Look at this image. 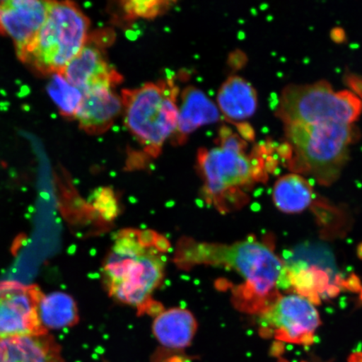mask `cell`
<instances>
[{
  "label": "cell",
  "mask_w": 362,
  "mask_h": 362,
  "mask_svg": "<svg viewBox=\"0 0 362 362\" xmlns=\"http://www.w3.org/2000/svg\"><path fill=\"white\" fill-rule=\"evenodd\" d=\"M174 262L182 269L206 265L234 271L243 283L233 289V301L249 314L264 313L281 296L279 289L291 284L283 261L273 249L256 240L224 244L184 238L176 245Z\"/></svg>",
  "instance_id": "cell-1"
},
{
  "label": "cell",
  "mask_w": 362,
  "mask_h": 362,
  "mask_svg": "<svg viewBox=\"0 0 362 362\" xmlns=\"http://www.w3.org/2000/svg\"><path fill=\"white\" fill-rule=\"evenodd\" d=\"M170 248L168 240L152 230H119L103 264L108 296L140 315L162 312L152 296L164 280Z\"/></svg>",
  "instance_id": "cell-2"
},
{
  "label": "cell",
  "mask_w": 362,
  "mask_h": 362,
  "mask_svg": "<svg viewBox=\"0 0 362 362\" xmlns=\"http://www.w3.org/2000/svg\"><path fill=\"white\" fill-rule=\"evenodd\" d=\"M216 144L199 151L198 168L207 202L221 212H228L247 202L248 188L264 175L260 160L247 155V140L228 127L221 128Z\"/></svg>",
  "instance_id": "cell-3"
},
{
  "label": "cell",
  "mask_w": 362,
  "mask_h": 362,
  "mask_svg": "<svg viewBox=\"0 0 362 362\" xmlns=\"http://www.w3.org/2000/svg\"><path fill=\"white\" fill-rule=\"evenodd\" d=\"M179 94L178 86L170 79L122 90L126 128L147 156H160L167 140L175 134L178 123Z\"/></svg>",
  "instance_id": "cell-4"
},
{
  "label": "cell",
  "mask_w": 362,
  "mask_h": 362,
  "mask_svg": "<svg viewBox=\"0 0 362 362\" xmlns=\"http://www.w3.org/2000/svg\"><path fill=\"white\" fill-rule=\"evenodd\" d=\"M291 148L289 167L297 173L309 174L324 185H332L341 175L355 138L351 124H284Z\"/></svg>",
  "instance_id": "cell-5"
},
{
  "label": "cell",
  "mask_w": 362,
  "mask_h": 362,
  "mask_svg": "<svg viewBox=\"0 0 362 362\" xmlns=\"http://www.w3.org/2000/svg\"><path fill=\"white\" fill-rule=\"evenodd\" d=\"M89 21L71 2H49L47 19L21 57L44 74L64 70L87 45Z\"/></svg>",
  "instance_id": "cell-6"
},
{
  "label": "cell",
  "mask_w": 362,
  "mask_h": 362,
  "mask_svg": "<svg viewBox=\"0 0 362 362\" xmlns=\"http://www.w3.org/2000/svg\"><path fill=\"white\" fill-rule=\"evenodd\" d=\"M360 98L349 90L336 92L327 81L289 85L283 90L276 116L284 124H351L361 115Z\"/></svg>",
  "instance_id": "cell-7"
},
{
  "label": "cell",
  "mask_w": 362,
  "mask_h": 362,
  "mask_svg": "<svg viewBox=\"0 0 362 362\" xmlns=\"http://www.w3.org/2000/svg\"><path fill=\"white\" fill-rule=\"evenodd\" d=\"M318 311L307 298L291 294L280 296L259 315L262 334L279 341L310 346L320 325Z\"/></svg>",
  "instance_id": "cell-8"
},
{
  "label": "cell",
  "mask_w": 362,
  "mask_h": 362,
  "mask_svg": "<svg viewBox=\"0 0 362 362\" xmlns=\"http://www.w3.org/2000/svg\"><path fill=\"white\" fill-rule=\"evenodd\" d=\"M43 296L35 284L0 282V341L49 333L39 316Z\"/></svg>",
  "instance_id": "cell-9"
},
{
  "label": "cell",
  "mask_w": 362,
  "mask_h": 362,
  "mask_svg": "<svg viewBox=\"0 0 362 362\" xmlns=\"http://www.w3.org/2000/svg\"><path fill=\"white\" fill-rule=\"evenodd\" d=\"M49 2L37 0L0 1V33L13 40L20 58L47 19Z\"/></svg>",
  "instance_id": "cell-10"
},
{
  "label": "cell",
  "mask_w": 362,
  "mask_h": 362,
  "mask_svg": "<svg viewBox=\"0 0 362 362\" xmlns=\"http://www.w3.org/2000/svg\"><path fill=\"white\" fill-rule=\"evenodd\" d=\"M62 74L68 83L83 93L98 87L115 88L122 81L119 72L108 64L101 49L88 44Z\"/></svg>",
  "instance_id": "cell-11"
},
{
  "label": "cell",
  "mask_w": 362,
  "mask_h": 362,
  "mask_svg": "<svg viewBox=\"0 0 362 362\" xmlns=\"http://www.w3.org/2000/svg\"><path fill=\"white\" fill-rule=\"evenodd\" d=\"M121 95L113 87H98L83 93L75 119L89 134H100L110 129L123 113Z\"/></svg>",
  "instance_id": "cell-12"
},
{
  "label": "cell",
  "mask_w": 362,
  "mask_h": 362,
  "mask_svg": "<svg viewBox=\"0 0 362 362\" xmlns=\"http://www.w3.org/2000/svg\"><path fill=\"white\" fill-rule=\"evenodd\" d=\"M180 99L177 127L170 139L174 146H183L194 131L220 119L216 103L201 89L189 86L180 93Z\"/></svg>",
  "instance_id": "cell-13"
},
{
  "label": "cell",
  "mask_w": 362,
  "mask_h": 362,
  "mask_svg": "<svg viewBox=\"0 0 362 362\" xmlns=\"http://www.w3.org/2000/svg\"><path fill=\"white\" fill-rule=\"evenodd\" d=\"M0 362H65L52 334L13 337L0 341Z\"/></svg>",
  "instance_id": "cell-14"
},
{
  "label": "cell",
  "mask_w": 362,
  "mask_h": 362,
  "mask_svg": "<svg viewBox=\"0 0 362 362\" xmlns=\"http://www.w3.org/2000/svg\"><path fill=\"white\" fill-rule=\"evenodd\" d=\"M216 105L225 119L235 124H243L255 115L257 107L256 90L239 76H230L217 93Z\"/></svg>",
  "instance_id": "cell-15"
},
{
  "label": "cell",
  "mask_w": 362,
  "mask_h": 362,
  "mask_svg": "<svg viewBox=\"0 0 362 362\" xmlns=\"http://www.w3.org/2000/svg\"><path fill=\"white\" fill-rule=\"evenodd\" d=\"M197 329L194 315L187 310L175 308L157 315L153 332L157 341L169 349H185L191 345Z\"/></svg>",
  "instance_id": "cell-16"
},
{
  "label": "cell",
  "mask_w": 362,
  "mask_h": 362,
  "mask_svg": "<svg viewBox=\"0 0 362 362\" xmlns=\"http://www.w3.org/2000/svg\"><path fill=\"white\" fill-rule=\"evenodd\" d=\"M39 316L47 330L74 327L80 320L74 298L63 292L44 294L39 305Z\"/></svg>",
  "instance_id": "cell-17"
},
{
  "label": "cell",
  "mask_w": 362,
  "mask_h": 362,
  "mask_svg": "<svg viewBox=\"0 0 362 362\" xmlns=\"http://www.w3.org/2000/svg\"><path fill=\"white\" fill-rule=\"evenodd\" d=\"M273 198L276 207L284 214H298L310 205L313 189L302 176L286 175L275 183Z\"/></svg>",
  "instance_id": "cell-18"
},
{
  "label": "cell",
  "mask_w": 362,
  "mask_h": 362,
  "mask_svg": "<svg viewBox=\"0 0 362 362\" xmlns=\"http://www.w3.org/2000/svg\"><path fill=\"white\" fill-rule=\"evenodd\" d=\"M47 93L62 115L75 117L83 102V93L68 83L62 72L52 74L47 85Z\"/></svg>",
  "instance_id": "cell-19"
},
{
  "label": "cell",
  "mask_w": 362,
  "mask_h": 362,
  "mask_svg": "<svg viewBox=\"0 0 362 362\" xmlns=\"http://www.w3.org/2000/svg\"><path fill=\"white\" fill-rule=\"evenodd\" d=\"M175 4L160 0H128L120 2L119 8L124 20L129 22L139 19H156L168 11Z\"/></svg>",
  "instance_id": "cell-20"
},
{
  "label": "cell",
  "mask_w": 362,
  "mask_h": 362,
  "mask_svg": "<svg viewBox=\"0 0 362 362\" xmlns=\"http://www.w3.org/2000/svg\"><path fill=\"white\" fill-rule=\"evenodd\" d=\"M92 208L98 212L103 219L110 220L115 214V194L110 189L100 188L94 192L90 200Z\"/></svg>",
  "instance_id": "cell-21"
},
{
  "label": "cell",
  "mask_w": 362,
  "mask_h": 362,
  "mask_svg": "<svg viewBox=\"0 0 362 362\" xmlns=\"http://www.w3.org/2000/svg\"><path fill=\"white\" fill-rule=\"evenodd\" d=\"M349 362H362V352H356L350 356Z\"/></svg>",
  "instance_id": "cell-22"
},
{
  "label": "cell",
  "mask_w": 362,
  "mask_h": 362,
  "mask_svg": "<svg viewBox=\"0 0 362 362\" xmlns=\"http://www.w3.org/2000/svg\"><path fill=\"white\" fill-rule=\"evenodd\" d=\"M279 362H289L286 360H284V359H281V360H279Z\"/></svg>",
  "instance_id": "cell-23"
}]
</instances>
